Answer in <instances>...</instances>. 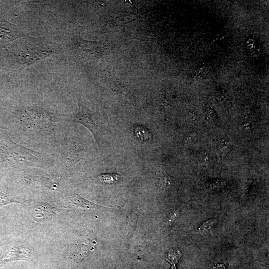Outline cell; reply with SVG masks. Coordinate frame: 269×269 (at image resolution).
<instances>
[{
    "label": "cell",
    "instance_id": "6da1fadb",
    "mask_svg": "<svg viewBox=\"0 0 269 269\" xmlns=\"http://www.w3.org/2000/svg\"><path fill=\"white\" fill-rule=\"evenodd\" d=\"M20 121L29 128L41 130L50 127L53 121L52 115L39 107L27 108L18 112Z\"/></svg>",
    "mask_w": 269,
    "mask_h": 269
},
{
    "label": "cell",
    "instance_id": "3957f363",
    "mask_svg": "<svg viewBox=\"0 0 269 269\" xmlns=\"http://www.w3.org/2000/svg\"><path fill=\"white\" fill-rule=\"evenodd\" d=\"M6 148L9 158L15 160V163H26L34 160V151L29 150L14 143H10Z\"/></svg>",
    "mask_w": 269,
    "mask_h": 269
},
{
    "label": "cell",
    "instance_id": "5bb4252c",
    "mask_svg": "<svg viewBox=\"0 0 269 269\" xmlns=\"http://www.w3.org/2000/svg\"><path fill=\"white\" fill-rule=\"evenodd\" d=\"M171 269H176L175 268V265H174L173 266H172L171 267Z\"/></svg>",
    "mask_w": 269,
    "mask_h": 269
},
{
    "label": "cell",
    "instance_id": "52a82bcc",
    "mask_svg": "<svg viewBox=\"0 0 269 269\" xmlns=\"http://www.w3.org/2000/svg\"><path fill=\"white\" fill-rule=\"evenodd\" d=\"M70 203L85 209H107L109 207L103 206L92 202L79 195H74L70 198Z\"/></svg>",
    "mask_w": 269,
    "mask_h": 269
},
{
    "label": "cell",
    "instance_id": "8fae6325",
    "mask_svg": "<svg viewBox=\"0 0 269 269\" xmlns=\"http://www.w3.org/2000/svg\"><path fill=\"white\" fill-rule=\"evenodd\" d=\"M11 202L13 201L9 198L6 194L0 191V207Z\"/></svg>",
    "mask_w": 269,
    "mask_h": 269
},
{
    "label": "cell",
    "instance_id": "4fadbf2b",
    "mask_svg": "<svg viewBox=\"0 0 269 269\" xmlns=\"http://www.w3.org/2000/svg\"><path fill=\"white\" fill-rule=\"evenodd\" d=\"M212 269H226V268L224 265H217L214 266Z\"/></svg>",
    "mask_w": 269,
    "mask_h": 269
},
{
    "label": "cell",
    "instance_id": "5b68a950",
    "mask_svg": "<svg viewBox=\"0 0 269 269\" xmlns=\"http://www.w3.org/2000/svg\"><path fill=\"white\" fill-rule=\"evenodd\" d=\"M77 121L86 127L94 134L98 130V125L92 117L87 108L79 103V110L76 116Z\"/></svg>",
    "mask_w": 269,
    "mask_h": 269
},
{
    "label": "cell",
    "instance_id": "277c9868",
    "mask_svg": "<svg viewBox=\"0 0 269 269\" xmlns=\"http://www.w3.org/2000/svg\"><path fill=\"white\" fill-rule=\"evenodd\" d=\"M56 210L48 203H40L32 209V216L36 222H43L51 219L56 214Z\"/></svg>",
    "mask_w": 269,
    "mask_h": 269
},
{
    "label": "cell",
    "instance_id": "9c48e42d",
    "mask_svg": "<svg viewBox=\"0 0 269 269\" xmlns=\"http://www.w3.org/2000/svg\"><path fill=\"white\" fill-rule=\"evenodd\" d=\"M98 179L104 184H113L117 182L120 176L117 174H103L98 176Z\"/></svg>",
    "mask_w": 269,
    "mask_h": 269
},
{
    "label": "cell",
    "instance_id": "7a4b0ae2",
    "mask_svg": "<svg viewBox=\"0 0 269 269\" xmlns=\"http://www.w3.org/2000/svg\"><path fill=\"white\" fill-rule=\"evenodd\" d=\"M33 250L24 245L9 246L2 253L0 264H5L11 262L24 260H27L32 257Z\"/></svg>",
    "mask_w": 269,
    "mask_h": 269
},
{
    "label": "cell",
    "instance_id": "7c38bea8",
    "mask_svg": "<svg viewBox=\"0 0 269 269\" xmlns=\"http://www.w3.org/2000/svg\"><path fill=\"white\" fill-rule=\"evenodd\" d=\"M213 220H210L204 223L200 227V230L202 231H206L213 224Z\"/></svg>",
    "mask_w": 269,
    "mask_h": 269
},
{
    "label": "cell",
    "instance_id": "ba28073f",
    "mask_svg": "<svg viewBox=\"0 0 269 269\" xmlns=\"http://www.w3.org/2000/svg\"><path fill=\"white\" fill-rule=\"evenodd\" d=\"M78 243L75 246L74 253H73L71 259L72 261H76L77 262H80L89 254L91 250L90 242Z\"/></svg>",
    "mask_w": 269,
    "mask_h": 269
},
{
    "label": "cell",
    "instance_id": "30bf717a",
    "mask_svg": "<svg viewBox=\"0 0 269 269\" xmlns=\"http://www.w3.org/2000/svg\"><path fill=\"white\" fill-rule=\"evenodd\" d=\"M180 257V255L179 254V252L172 251L169 252L167 254L166 260L171 264H174L178 261Z\"/></svg>",
    "mask_w": 269,
    "mask_h": 269
},
{
    "label": "cell",
    "instance_id": "8992f818",
    "mask_svg": "<svg viewBox=\"0 0 269 269\" xmlns=\"http://www.w3.org/2000/svg\"><path fill=\"white\" fill-rule=\"evenodd\" d=\"M7 22L0 24V38L12 41L15 39L22 36V33L17 28L11 27Z\"/></svg>",
    "mask_w": 269,
    "mask_h": 269
}]
</instances>
